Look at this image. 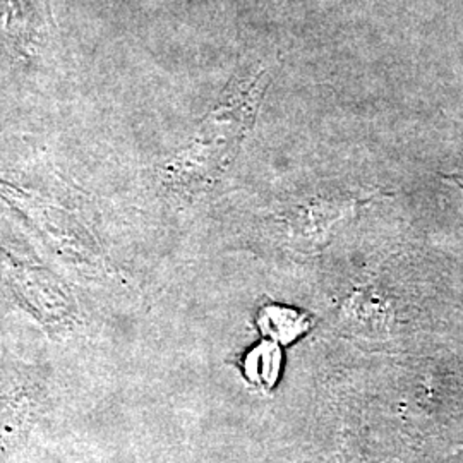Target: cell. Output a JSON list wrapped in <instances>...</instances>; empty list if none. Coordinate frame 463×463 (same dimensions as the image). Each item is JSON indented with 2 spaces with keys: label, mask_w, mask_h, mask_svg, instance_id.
<instances>
[{
  "label": "cell",
  "mask_w": 463,
  "mask_h": 463,
  "mask_svg": "<svg viewBox=\"0 0 463 463\" xmlns=\"http://www.w3.org/2000/svg\"><path fill=\"white\" fill-rule=\"evenodd\" d=\"M269 78L268 67L258 66L232 81L191 145L172 162L168 175L174 183L187 191H199L222 177L254 122Z\"/></svg>",
  "instance_id": "obj_1"
},
{
  "label": "cell",
  "mask_w": 463,
  "mask_h": 463,
  "mask_svg": "<svg viewBox=\"0 0 463 463\" xmlns=\"http://www.w3.org/2000/svg\"><path fill=\"white\" fill-rule=\"evenodd\" d=\"M361 204V199H307L304 203L287 206L280 213V220L292 242L300 248H319V244L330 237L338 223L357 213Z\"/></svg>",
  "instance_id": "obj_2"
},
{
  "label": "cell",
  "mask_w": 463,
  "mask_h": 463,
  "mask_svg": "<svg viewBox=\"0 0 463 463\" xmlns=\"http://www.w3.org/2000/svg\"><path fill=\"white\" fill-rule=\"evenodd\" d=\"M258 325L263 335L273 336L283 344H290L294 338H298V335L309 328L307 316L281 306L263 307L260 311Z\"/></svg>",
  "instance_id": "obj_3"
},
{
  "label": "cell",
  "mask_w": 463,
  "mask_h": 463,
  "mask_svg": "<svg viewBox=\"0 0 463 463\" xmlns=\"http://www.w3.org/2000/svg\"><path fill=\"white\" fill-rule=\"evenodd\" d=\"M260 365L263 367L254 374L252 381L260 383L266 388L273 386L279 378V369H280V348L269 344H261L260 347L254 348L250 354H248V359H246V374Z\"/></svg>",
  "instance_id": "obj_4"
}]
</instances>
